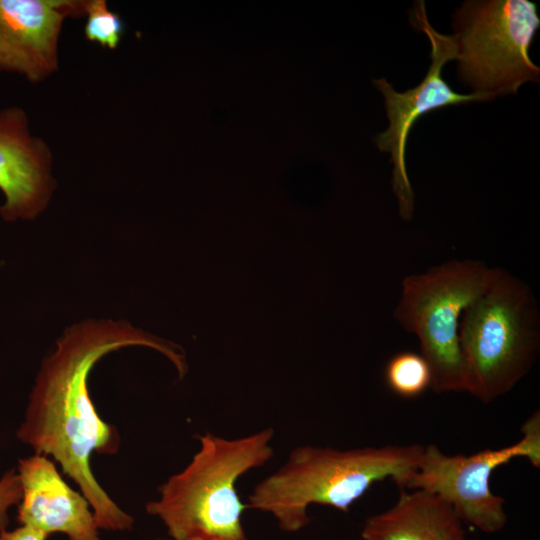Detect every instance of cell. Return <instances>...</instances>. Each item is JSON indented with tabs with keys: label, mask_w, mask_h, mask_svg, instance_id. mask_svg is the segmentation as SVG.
<instances>
[{
	"label": "cell",
	"mask_w": 540,
	"mask_h": 540,
	"mask_svg": "<svg viewBox=\"0 0 540 540\" xmlns=\"http://www.w3.org/2000/svg\"><path fill=\"white\" fill-rule=\"evenodd\" d=\"M127 346L151 347L164 354L179 376L187 372L182 349L129 324L90 321L72 327L58 341L37 376L17 437L36 454L52 456L88 500L99 529L130 531L134 518L97 482L93 453L113 455L120 436L101 419L88 389V377L104 355Z\"/></svg>",
	"instance_id": "6da1fadb"
},
{
	"label": "cell",
	"mask_w": 540,
	"mask_h": 540,
	"mask_svg": "<svg viewBox=\"0 0 540 540\" xmlns=\"http://www.w3.org/2000/svg\"><path fill=\"white\" fill-rule=\"evenodd\" d=\"M423 448L298 446L282 466L254 486L246 505L272 515L282 531L297 532L310 523L311 505L348 512L376 482L390 478L400 488L416 469Z\"/></svg>",
	"instance_id": "7a4b0ae2"
},
{
	"label": "cell",
	"mask_w": 540,
	"mask_h": 540,
	"mask_svg": "<svg viewBox=\"0 0 540 540\" xmlns=\"http://www.w3.org/2000/svg\"><path fill=\"white\" fill-rule=\"evenodd\" d=\"M273 437L272 428L233 439L199 436V450L158 488L147 513L161 520L173 540H249L242 524L248 507L236 483L273 457Z\"/></svg>",
	"instance_id": "3957f363"
},
{
	"label": "cell",
	"mask_w": 540,
	"mask_h": 540,
	"mask_svg": "<svg viewBox=\"0 0 540 540\" xmlns=\"http://www.w3.org/2000/svg\"><path fill=\"white\" fill-rule=\"evenodd\" d=\"M458 336L468 393L490 403L509 392L539 349L538 313L528 286L497 269L486 291L464 310Z\"/></svg>",
	"instance_id": "277c9868"
},
{
	"label": "cell",
	"mask_w": 540,
	"mask_h": 540,
	"mask_svg": "<svg viewBox=\"0 0 540 540\" xmlns=\"http://www.w3.org/2000/svg\"><path fill=\"white\" fill-rule=\"evenodd\" d=\"M497 269L481 261H451L403 280L393 315L418 337L420 354L431 368V388L436 393L469 390L459 344V321L464 310L489 287Z\"/></svg>",
	"instance_id": "5b68a950"
},
{
	"label": "cell",
	"mask_w": 540,
	"mask_h": 540,
	"mask_svg": "<svg viewBox=\"0 0 540 540\" xmlns=\"http://www.w3.org/2000/svg\"><path fill=\"white\" fill-rule=\"evenodd\" d=\"M540 27L537 5L528 0L465 1L453 14L458 77L474 92L517 93L539 82L540 68L529 56Z\"/></svg>",
	"instance_id": "8992f818"
},
{
	"label": "cell",
	"mask_w": 540,
	"mask_h": 540,
	"mask_svg": "<svg viewBox=\"0 0 540 540\" xmlns=\"http://www.w3.org/2000/svg\"><path fill=\"white\" fill-rule=\"evenodd\" d=\"M522 438L499 449L446 454L435 444L424 446L416 469L400 489H421L447 503L463 523L485 533H496L507 523L505 500L490 488L492 472L522 457L540 466V414L537 410L522 425Z\"/></svg>",
	"instance_id": "52a82bcc"
},
{
	"label": "cell",
	"mask_w": 540,
	"mask_h": 540,
	"mask_svg": "<svg viewBox=\"0 0 540 540\" xmlns=\"http://www.w3.org/2000/svg\"><path fill=\"white\" fill-rule=\"evenodd\" d=\"M412 26L426 34L431 44V65L423 80L415 87L397 92L384 78L373 80L384 97L389 121L388 128L376 137L382 152L391 154L393 164L392 188L398 200L399 214L409 221L414 212V192L406 170V144L411 128L423 115L449 106L474 101H486L494 95L480 92L460 94L443 79L445 64L455 60V43L452 36L437 32L429 23L425 3L417 1L410 11Z\"/></svg>",
	"instance_id": "ba28073f"
},
{
	"label": "cell",
	"mask_w": 540,
	"mask_h": 540,
	"mask_svg": "<svg viewBox=\"0 0 540 540\" xmlns=\"http://www.w3.org/2000/svg\"><path fill=\"white\" fill-rule=\"evenodd\" d=\"M22 495L17 519L46 535L61 532L69 540H100L94 512L81 493L60 476L54 461L34 454L19 460Z\"/></svg>",
	"instance_id": "9c48e42d"
},
{
	"label": "cell",
	"mask_w": 540,
	"mask_h": 540,
	"mask_svg": "<svg viewBox=\"0 0 540 540\" xmlns=\"http://www.w3.org/2000/svg\"><path fill=\"white\" fill-rule=\"evenodd\" d=\"M78 4L67 0H0V69L38 81L57 67L64 17Z\"/></svg>",
	"instance_id": "30bf717a"
},
{
	"label": "cell",
	"mask_w": 540,
	"mask_h": 540,
	"mask_svg": "<svg viewBox=\"0 0 540 540\" xmlns=\"http://www.w3.org/2000/svg\"><path fill=\"white\" fill-rule=\"evenodd\" d=\"M48 155L42 142L31 138L19 109L0 112V208L6 220L30 218L43 207L49 191Z\"/></svg>",
	"instance_id": "8fae6325"
},
{
	"label": "cell",
	"mask_w": 540,
	"mask_h": 540,
	"mask_svg": "<svg viewBox=\"0 0 540 540\" xmlns=\"http://www.w3.org/2000/svg\"><path fill=\"white\" fill-rule=\"evenodd\" d=\"M362 540H467L463 522L438 496L421 489L400 490L389 509L369 516Z\"/></svg>",
	"instance_id": "7c38bea8"
},
{
	"label": "cell",
	"mask_w": 540,
	"mask_h": 540,
	"mask_svg": "<svg viewBox=\"0 0 540 540\" xmlns=\"http://www.w3.org/2000/svg\"><path fill=\"white\" fill-rule=\"evenodd\" d=\"M385 380L390 390L398 396L414 398L431 387L432 372L421 354L404 351L388 361Z\"/></svg>",
	"instance_id": "4fadbf2b"
},
{
	"label": "cell",
	"mask_w": 540,
	"mask_h": 540,
	"mask_svg": "<svg viewBox=\"0 0 540 540\" xmlns=\"http://www.w3.org/2000/svg\"><path fill=\"white\" fill-rule=\"evenodd\" d=\"M84 7L87 12L85 25L87 39L115 49L124 30V24L119 15L110 11L104 0L90 1Z\"/></svg>",
	"instance_id": "5bb4252c"
},
{
	"label": "cell",
	"mask_w": 540,
	"mask_h": 540,
	"mask_svg": "<svg viewBox=\"0 0 540 540\" xmlns=\"http://www.w3.org/2000/svg\"><path fill=\"white\" fill-rule=\"evenodd\" d=\"M22 495L18 474L8 471L0 480V531L9 523L8 510L20 502Z\"/></svg>",
	"instance_id": "9a60e30c"
},
{
	"label": "cell",
	"mask_w": 540,
	"mask_h": 540,
	"mask_svg": "<svg viewBox=\"0 0 540 540\" xmlns=\"http://www.w3.org/2000/svg\"><path fill=\"white\" fill-rule=\"evenodd\" d=\"M47 537L45 533L27 525H21L12 531H0V540H46Z\"/></svg>",
	"instance_id": "2e32d148"
},
{
	"label": "cell",
	"mask_w": 540,
	"mask_h": 540,
	"mask_svg": "<svg viewBox=\"0 0 540 540\" xmlns=\"http://www.w3.org/2000/svg\"><path fill=\"white\" fill-rule=\"evenodd\" d=\"M155 540H173V539H171V538H157Z\"/></svg>",
	"instance_id": "e0dca14e"
}]
</instances>
